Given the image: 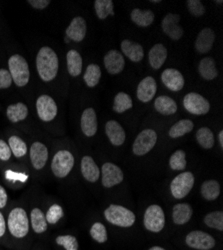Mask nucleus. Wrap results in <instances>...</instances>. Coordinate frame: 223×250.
<instances>
[{
  "label": "nucleus",
  "instance_id": "dca6fc26",
  "mask_svg": "<svg viewBox=\"0 0 223 250\" xmlns=\"http://www.w3.org/2000/svg\"><path fill=\"white\" fill-rule=\"evenodd\" d=\"M157 84L153 77L147 76L140 81L137 86L136 95L141 102H149L156 94Z\"/></svg>",
  "mask_w": 223,
  "mask_h": 250
},
{
  "label": "nucleus",
  "instance_id": "cd10ccee",
  "mask_svg": "<svg viewBox=\"0 0 223 250\" xmlns=\"http://www.w3.org/2000/svg\"><path fill=\"white\" fill-rule=\"evenodd\" d=\"M6 115L9 121L17 123L24 120L28 115V107L22 102H18L9 105L6 110Z\"/></svg>",
  "mask_w": 223,
  "mask_h": 250
},
{
  "label": "nucleus",
  "instance_id": "8fccbe9b",
  "mask_svg": "<svg viewBox=\"0 0 223 250\" xmlns=\"http://www.w3.org/2000/svg\"><path fill=\"white\" fill-rule=\"evenodd\" d=\"M7 230V224L3 214L0 211V238H3Z\"/></svg>",
  "mask_w": 223,
  "mask_h": 250
},
{
  "label": "nucleus",
  "instance_id": "4be33fe9",
  "mask_svg": "<svg viewBox=\"0 0 223 250\" xmlns=\"http://www.w3.org/2000/svg\"><path fill=\"white\" fill-rule=\"evenodd\" d=\"M81 173L89 182H96L100 176V170L97 164L90 156H84L81 160Z\"/></svg>",
  "mask_w": 223,
  "mask_h": 250
},
{
  "label": "nucleus",
  "instance_id": "de8ad7c7",
  "mask_svg": "<svg viewBox=\"0 0 223 250\" xmlns=\"http://www.w3.org/2000/svg\"><path fill=\"white\" fill-rule=\"evenodd\" d=\"M28 3L36 9H44L49 5L50 1L49 0H28Z\"/></svg>",
  "mask_w": 223,
  "mask_h": 250
},
{
  "label": "nucleus",
  "instance_id": "393cba45",
  "mask_svg": "<svg viewBox=\"0 0 223 250\" xmlns=\"http://www.w3.org/2000/svg\"><path fill=\"white\" fill-rule=\"evenodd\" d=\"M121 50L132 62H139L143 59V47L138 43H134L130 40H123L121 42Z\"/></svg>",
  "mask_w": 223,
  "mask_h": 250
},
{
  "label": "nucleus",
  "instance_id": "9d476101",
  "mask_svg": "<svg viewBox=\"0 0 223 250\" xmlns=\"http://www.w3.org/2000/svg\"><path fill=\"white\" fill-rule=\"evenodd\" d=\"M36 110L38 117L42 121H52L57 115V105L52 97L49 95L39 96L36 101Z\"/></svg>",
  "mask_w": 223,
  "mask_h": 250
},
{
  "label": "nucleus",
  "instance_id": "79ce46f5",
  "mask_svg": "<svg viewBox=\"0 0 223 250\" xmlns=\"http://www.w3.org/2000/svg\"><path fill=\"white\" fill-rule=\"evenodd\" d=\"M204 223L210 227L215 228L219 231L223 230V213L221 211H213L204 217Z\"/></svg>",
  "mask_w": 223,
  "mask_h": 250
},
{
  "label": "nucleus",
  "instance_id": "ea45409f",
  "mask_svg": "<svg viewBox=\"0 0 223 250\" xmlns=\"http://www.w3.org/2000/svg\"><path fill=\"white\" fill-rule=\"evenodd\" d=\"M63 216H64L63 208L57 203L52 204L45 213L46 221H47V223H49L51 225L56 224Z\"/></svg>",
  "mask_w": 223,
  "mask_h": 250
},
{
  "label": "nucleus",
  "instance_id": "c756f323",
  "mask_svg": "<svg viewBox=\"0 0 223 250\" xmlns=\"http://www.w3.org/2000/svg\"><path fill=\"white\" fill-rule=\"evenodd\" d=\"M67 69L71 76L77 77L82 71V58L76 50H70L66 56Z\"/></svg>",
  "mask_w": 223,
  "mask_h": 250
},
{
  "label": "nucleus",
  "instance_id": "a878e982",
  "mask_svg": "<svg viewBox=\"0 0 223 250\" xmlns=\"http://www.w3.org/2000/svg\"><path fill=\"white\" fill-rule=\"evenodd\" d=\"M149 63L151 67L154 69H159L162 65L164 64V62L167 58V49L165 46L161 43L155 44L149 51L148 54Z\"/></svg>",
  "mask_w": 223,
  "mask_h": 250
},
{
  "label": "nucleus",
  "instance_id": "a19ab883",
  "mask_svg": "<svg viewBox=\"0 0 223 250\" xmlns=\"http://www.w3.org/2000/svg\"><path fill=\"white\" fill-rule=\"evenodd\" d=\"M91 237L98 243H104L107 241L106 227L100 222H95L90 229Z\"/></svg>",
  "mask_w": 223,
  "mask_h": 250
},
{
  "label": "nucleus",
  "instance_id": "e433bc0d",
  "mask_svg": "<svg viewBox=\"0 0 223 250\" xmlns=\"http://www.w3.org/2000/svg\"><path fill=\"white\" fill-rule=\"evenodd\" d=\"M94 8L99 19H105L108 15H114L113 2L111 0H96Z\"/></svg>",
  "mask_w": 223,
  "mask_h": 250
},
{
  "label": "nucleus",
  "instance_id": "ddd939ff",
  "mask_svg": "<svg viewBox=\"0 0 223 250\" xmlns=\"http://www.w3.org/2000/svg\"><path fill=\"white\" fill-rule=\"evenodd\" d=\"M29 156L33 168L36 170H41L44 168L48 160V149L46 145L39 141L32 143L29 150Z\"/></svg>",
  "mask_w": 223,
  "mask_h": 250
},
{
  "label": "nucleus",
  "instance_id": "4c0bfd02",
  "mask_svg": "<svg viewBox=\"0 0 223 250\" xmlns=\"http://www.w3.org/2000/svg\"><path fill=\"white\" fill-rule=\"evenodd\" d=\"M84 81L88 87L96 86L101 78V70L100 67L96 64H90L87 66L85 73L83 75Z\"/></svg>",
  "mask_w": 223,
  "mask_h": 250
},
{
  "label": "nucleus",
  "instance_id": "6e6552de",
  "mask_svg": "<svg viewBox=\"0 0 223 250\" xmlns=\"http://www.w3.org/2000/svg\"><path fill=\"white\" fill-rule=\"evenodd\" d=\"M157 142V134L152 129L141 131L134 140L132 151L137 156H142L153 149Z\"/></svg>",
  "mask_w": 223,
  "mask_h": 250
},
{
  "label": "nucleus",
  "instance_id": "bb28decb",
  "mask_svg": "<svg viewBox=\"0 0 223 250\" xmlns=\"http://www.w3.org/2000/svg\"><path fill=\"white\" fill-rule=\"evenodd\" d=\"M154 107L162 115H172L177 111L176 102L165 95L159 96L155 99Z\"/></svg>",
  "mask_w": 223,
  "mask_h": 250
},
{
  "label": "nucleus",
  "instance_id": "c9c22d12",
  "mask_svg": "<svg viewBox=\"0 0 223 250\" xmlns=\"http://www.w3.org/2000/svg\"><path fill=\"white\" fill-rule=\"evenodd\" d=\"M196 139L200 146L204 149H210L214 145V135L208 127H201L196 132Z\"/></svg>",
  "mask_w": 223,
  "mask_h": 250
},
{
  "label": "nucleus",
  "instance_id": "c03bdc74",
  "mask_svg": "<svg viewBox=\"0 0 223 250\" xmlns=\"http://www.w3.org/2000/svg\"><path fill=\"white\" fill-rule=\"evenodd\" d=\"M189 12L194 16H201L205 13V8L199 0H188L186 2Z\"/></svg>",
  "mask_w": 223,
  "mask_h": 250
},
{
  "label": "nucleus",
  "instance_id": "f704fd0d",
  "mask_svg": "<svg viewBox=\"0 0 223 250\" xmlns=\"http://www.w3.org/2000/svg\"><path fill=\"white\" fill-rule=\"evenodd\" d=\"M8 145L11 150L12 155H14L16 158H21L27 153V145L26 143L16 135H13L9 137L8 139Z\"/></svg>",
  "mask_w": 223,
  "mask_h": 250
},
{
  "label": "nucleus",
  "instance_id": "37998d69",
  "mask_svg": "<svg viewBox=\"0 0 223 250\" xmlns=\"http://www.w3.org/2000/svg\"><path fill=\"white\" fill-rule=\"evenodd\" d=\"M55 242L65 250H78L79 248V243L73 235H59L55 238Z\"/></svg>",
  "mask_w": 223,
  "mask_h": 250
},
{
  "label": "nucleus",
  "instance_id": "412c9836",
  "mask_svg": "<svg viewBox=\"0 0 223 250\" xmlns=\"http://www.w3.org/2000/svg\"><path fill=\"white\" fill-rule=\"evenodd\" d=\"M215 40V34L212 29L204 28L200 31L195 41V48L199 53H207L211 50Z\"/></svg>",
  "mask_w": 223,
  "mask_h": 250
},
{
  "label": "nucleus",
  "instance_id": "a211bd4d",
  "mask_svg": "<svg viewBox=\"0 0 223 250\" xmlns=\"http://www.w3.org/2000/svg\"><path fill=\"white\" fill-rule=\"evenodd\" d=\"M86 30L87 26L85 20L82 17H74L66 29V36L75 42H80L84 39Z\"/></svg>",
  "mask_w": 223,
  "mask_h": 250
},
{
  "label": "nucleus",
  "instance_id": "5701e85b",
  "mask_svg": "<svg viewBox=\"0 0 223 250\" xmlns=\"http://www.w3.org/2000/svg\"><path fill=\"white\" fill-rule=\"evenodd\" d=\"M29 222L30 226L32 228V230L36 234H42L44 233L47 228H48V223L45 218V214L43 211L39 208L35 207L31 210L30 212V217H29Z\"/></svg>",
  "mask_w": 223,
  "mask_h": 250
},
{
  "label": "nucleus",
  "instance_id": "473e14b6",
  "mask_svg": "<svg viewBox=\"0 0 223 250\" xmlns=\"http://www.w3.org/2000/svg\"><path fill=\"white\" fill-rule=\"evenodd\" d=\"M200 192L206 200H215L220 194V185L216 180H207L201 185Z\"/></svg>",
  "mask_w": 223,
  "mask_h": 250
},
{
  "label": "nucleus",
  "instance_id": "20e7f679",
  "mask_svg": "<svg viewBox=\"0 0 223 250\" xmlns=\"http://www.w3.org/2000/svg\"><path fill=\"white\" fill-rule=\"evenodd\" d=\"M104 216L109 223L119 227H130L135 222V214L132 211L116 204H111L106 208Z\"/></svg>",
  "mask_w": 223,
  "mask_h": 250
},
{
  "label": "nucleus",
  "instance_id": "f257e3e1",
  "mask_svg": "<svg viewBox=\"0 0 223 250\" xmlns=\"http://www.w3.org/2000/svg\"><path fill=\"white\" fill-rule=\"evenodd\" d=\"M58 57L55 51L44 46L40 49L36 56V68L39 77L45 82L53 80L58 72Z\"/></svg>",
  "mask_w": 223,
  "mask_h": 250
},
{
  "label": "nucleus",
  "instance_id": "aec40b11",
  "mask_svg": "<svg viewBox=\"0 0 223 250\" xmlns=\"http://www.w3.org/2000/svg\"><path fill=\"white\" fill-rule=\"evenodd\" d=\"M105 133L114 146H121L125 141V131L115 120H110L106 123Z\"/></svg>",
  "mask_w": 223,
  "mask_h": 250
},
{
  "label": "nucleus",
  "instance_id": "7ed1b4c3",
  "mask_svg": "<svg viewBox=\"0 0 223 250\" xmlns=\"http://www.w3.org/2000/svg\"><path fill=\"white\" fill-rule=\"evenodd\" d=\"M9 73L18 87H23L29 82L30 71L27 61L19 54H14L8 59Z\"/></svg>",
  "mask_w": 223,
  "mask_h": 250
},
{
  "label": "nucleus",
  "instance_id": "72a5a7b5",
  "mask_svg": "<svg viewBox=\"0 0 223 250\" xmlns=\"http://www.w3.org/2000/svg\"><path fill=\"white\" fill-rule=\"evenodd\" d=\"M132 99L125 92H119L116 94L113 102V110L117 113H123L132 108Z\"/></svg>",
  "mask_w": 223,
  "mask_h": 250
},
{
  "label": "nucleus",
  "instance_id": "a18cd8bd",
  "mask_svg": "<svg viewBox=\"0 0 223 250\" xmlns=\"http://www.w3.org/2000/svg\"><path fill=\"white\" fill-rule=\"evenodd\" d=\"M13 83L12 77L7 69H0V89H6L11 86Z\"/></svg>",
  "mask_w": 223,
  "mask_h": 250
},
{
  "label": "nucleus",
  "instance_id": "b1692460",
  "mask_svg": "<svg viewBox=\"0 0 223 250\" xmlns=\"http://www.w3.org/2000/svg\"><path fill=\"white\" fill-rule=\"evenodd\" d=\"M193 214L192 207L187 203H178L174 205L172 210L173 222L177 225H183L187 223Z\"/></svg>",
  "mask_w": 223,
  "mask_h": 250
},
{
  "label": "nucleus",
  "instance_id": "58836bf2",
  "mask_svg": "<svg viewBox=\"0 0 223 250\" xmlns=\"http://www.w3.org/2000/svg\"><path fill=\"white\" fill-rule=\"evenodd\" d=\"M169 166L172 170H184L186 167V154L183 150L175 151L170 159Z\"/></svg>",
  "mask_w": 223,
  "mask_h": 250
},
{
  "label": "nucleus",
  "instance_id": "423d86ee",
  "mask_svg": "<svg viewBox=\"0 0 223 250\" xmlns=\"http://www.w3.org/2000/svg\"><path fill=\"white\" fill-rule=\"evenodd\" d=\"M144 227L148 231L160 232L165 225L164 211L159 205H150L144 213Z\"/></svg>",
  "mask_w": 223,
  "mask_h": 250
},
{
  "label": "nucleus",
  "instance_id": "4468645a",
  "mask_svg": "<svg viewBox=\"0 0 223 250\" xmlns=\"http://www.w3.org/2000/svg\"><path fill=\"white\" fill-rule=\"evenodd\" d=\"M180 16L178 14L168 13L162 20L161 27L164 33L173 40H179L184 34V30L179 25Z\"/></svg>",
  "mask_w": 223,
  "mask_h": 250
},
{
  "label": "nucleus",
  "instance_id": "2eb2a0df",
  "mask_svg": "<svg viewBox=\"0 0 223 250\" xmlns=\"http://www.w3.org/2000/svg\"><path fill=\"white\" fill-rule=\"evenodd\" d=\"M161 80L171 91H179L184 86L183 75L174 68H167L162 72Z\"/></svg>",
  "mask_w": 223,
  "mask_h": 250
},
{
  "label": "nucleus",
  "instance_id": "f03ea898",
  "mask_svg": "<svg viewBox=\"0 0 223 250\" xmlns=\"http://www.w3.org/2000/svg\"><path fill=\"white\" fill-rule=\"evenodd\" d=\"M6 224L9 233L16 239H22L29 233V217L21 207H16L10 211Z\"/></svg>",
  "mask_w": 223,
  "mask_h": 250
},
{
  "label": "nucleus",
  "instance_id": "9b49d317",
  "mask_svg": "<svg viewBox=\"0 0 223 250\" xmlns=\"http://www.w3.org/2000/svg\"><path fill=\"white\" fill-rule=\"evenodd\" d=\"M185 243L196 250H210L215 246V239L206 232L195 230L186 235Z\"/></svg>",
  "mask_w": 223,
  "mask_h": 250
},
{
  "label": "nucleus",
  "instance_id": "3c124183",
  "mask_svg": "<svg viewBox=\"0 0 223 250\" xmlns=\"http://www.w3.org/2000/svg\"><path fill=\"white\" fill-rule=\"evenodd\" d=\"M218 140H219V145L220 147L223 148V131H220L218 134Z\"/></svg>",
  "mask_w": 223,
  "mask_h": 250
},
{
  "label": "nucleus",
  "instance_id": "39448f33",
  "mask_svg": "<svg viewBox=\"0 0 223 250\" xmlns=\"http://www.w3.org/2000/svg\"><path fill=\"white\" fill-rule=\"evenodd\" d=\"M74 166V156L68 150H59L51 161V170L57 178L66 177Z\"/></svg>",
  "mask_w": 223,
  "mask_h": 250
},
{
  "label": "nucleus",
  "instance_id": "c85d7f7f",
  "mask_svg": "<svg viewBox=\"0 0 223 250\" xmlns=\"http://www.w3.org/2000/svg\"><path fill=\"white\" fill-rule=\"evenodd\" d=\"M131 20L140 27H147L152 24L154 20V14L151 10H141V9H133L131 12Z\"/></svg>",
  "mask_w": 223,
  "mask_h": 250
},
{
  "label": "nucleus",
  "instance_id": "09e8293b",
  "mask_svg": "<svg viewBox=\"0 0 223 250\" xmlns=\"http://www.w3.org/2000/svg\"><path fill=\"white\" fill-rule=\"evenodd\" d=\"M8 201V195L2 185H0V209H2L7 204Z\"/></svg>",
  "mask_w": 223,
  "mask_h": 250
},
{
  "label": "nucleus",
  "instance_id": "f3484780",
  "mask_svg": "<svg viewBox=\"0 0 223 250\" xmlns=\"http://www.w3.org/2000/svg\"><path fill=\"white\" fill-rule=\"evenodd\" d=\"M104 65L110 74L116 75L123 70L125 66V60L123 55L119 51L110 50L104 56Z\"/></svg>",
  "mask_w": 223,
  "mask_h": 250
},
{
  "label": "nucleus",
  "instance_id": "f8f14e48",
  "mask_svg": "<svg viewBox=\"0 0 223 250\" xmlns=\"http://www.w3.org/2000/svg\"><path fill=\"white\" fill-rule=\"evenodd\" d=\"M101 174H102V185L106 188H111V187L119 184L123 181V172L117 165L106 162L102 165L101 168Z\"/></svg>",
  "mask_w": 223,
  "mask_h": 250
},
{
  "label": "nucleus",
  "instance_id": "0eeeda50",
  "mask_svg": "<svg viewBox=\"0 0 223 250\" xmlns=\"http://www.w3.org/2000/svg\"><path fill=\"white\" fill-rule=\"evenodd\" d=\"M194 185V176L191 172H182L170 184V191L174 198L182 199L188 195Z\"/></svg>",
  "mask_w": 223,
  "mask_h": 250
},
{
  "label": "nucleus",
  "instance_id": "49530a36",
  "mask_svg": "<svg viewBox=\"0 0 223 250\" xmlns=\"http://www.w3.org/2000/svg\"><path fill=\"white\" fill-rule=\"evenodd\" d=\"M11 150L9 148L8 143L4 140L0 139V160L1 161H8L11 158Z\"/></svg>",
  "mask_w": 223,
  "mask_h": 250
},
{
  "label": "nucleus",
  "instance_id": "603ef678",
  "mask_svg": "<svg viewBox=\"0 0 223 250\" xmlns=\"http://www.w3.org/2000/svg\"><path fill=\"white\" fill-rule=\"evenodd\" d=\"M149 250H165V249L160 247V246H153V247H151Z\"/></svg>",
  "mask_w": 223,
  "mask_h": 250
},
{
  "label": "nucleus",
  "instance_id": "2f4dec72",
  "mask_svg": "<svg viewBox=\"0 0 223 250\" xmlns=\"http://www.w3.org/2000/svg\"><path fill=\"white\" fill-rule=\"evenodd\" d=\"M194 127V124L191 120L189 119H182L178 122H176L174 125H172V127L169 129V137L171 138H178L183 136L190 131H192Z\"/></svg>",
  "mask_w": 223,
  "mask_h": 250
},
{
  "label": "nucleus",
  "instance_id": "1a4fd4ad",
  "mask_svg": "<svg viewBox=\"0 0 223 250\" xmlns=\"http://www.w3.org/2000/svg\"><path fill=\"white\" fill-rule=\"evenodd\" d=\"M183 105L188 112L194 115H204L210 110V104L208 100L194 92L185 95L183 98Z\"/></svg>",
  "mask_w": 223,
  "mask_h": 250
},
{
  "label": "nucleus",
  "instance_id": "6ab92c4d",
  "mask_svg": "<svg viewBox=\"0 0 223 250\" xmlns=\"http://www.w3.org/2000/svg\"><path fill=\"white\" fill-rule=\"evenodd\" d=\"M81 130L87 137H92L97 131V117L93 108H86L80 119Z\"/></svg>",
  "mask_w": 223,
  "mask_h": 250
},
{
  "label": "nucleus",
  "instance_id": "7c9ffc66",
  "mask_svg": "<svg viewBox=\"0 0 223 250\" xmlns=\"http://www.w3.org/2000/svg\"><path fill=\"white\" fill-rule=\"evenodd\" d=\"M198 71H199V74L206 80H213L218 75L215 62L210 57L203 58L200 61Z\"/></svg>",
  "mask_w": 223,
  "mask_h": 250
}]
</instances>
